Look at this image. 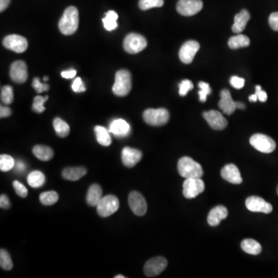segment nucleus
<instances>
[{"label": "nucleus", "instance_id": "53", "mask_svg": "<svg viewBox=\"0 0 278 278\" xmlns=\"http://www.w3.org/2000/svg\"><path fill=\"white\" fill-rule=\"evenodd\" d=\"M125 277L122 276V275H118V276H115V278H124Z\"/></svg>", "mask_w": 278, "mask_h": 278}, {"label": "nucleus", "instance_id": "54", "mask_svg": "<svg viewBox=\"0 0 278 278\" xmlns=\"http://www.w3.org/2000/svg\"><path fill=\"white\" fill-rule=\"evenodd\" d=\"M49 80L48 77H43V80H44V82H46V81H47V80Z\"/></svg>", "mask_w": 278, "mask_h": 278}, {"label": "nucleus", "instance_id": "38", "mask_svg": "<svg viewBox=\"0 0 278 278\" xmlns=\"http://www.w3.org/2000/svg\"><path fill=\"white\" fill-rule=\"evenodd\" d=\"M199 97H200V101L201 102H205L207 96L209 93H211L212 90L209 87V84L207 83L204 82V81H200L199 83Z\"/></svg>", "mask_w": 278, "mask_h": 278}, {"label": "nucleus", "instance_id": "33", "mask_svg": "<svg viewBox=\"0 0 278 278\" xmlns=\"http://www.w3.org/2000/svg\"><path fill=\"white\" fill-rule=\"evenodd\" d=\"M0 266L5 271H10L13 267L10 254L3 249L0 251Z\"/></svg>", "mask_w": 278, "mask_h": 278}, {"label": "nucleus", "instance_id": "40", "mask_svg": "<svg viewBox=\"0 0 278 278\" xmlns=\"http://www.w3.org/2000/svg\"><path fill=\"white\" fill-rule=\"evenodd\" d=\"M33 88L35 89L37 93H41L44 92H47L49 90V85L47 83H42L40 82V80H39L38 77H35L33 80Z\"/></svg>", "mask_w": 278, "mask_h": 278}, {"label": "nucleus", "instance_id": "39", "mask_svg": "<svg viewBox=\"0 0 278 278\" xmlns=\"http://www.w3.org/2000/svg\"><path fill=\"white\" fill-rule=\"evenodd\" d=\"M179 95L182 97L186 95L187 93L193 88V84L192 81L189 80H184L182 81L179 85Z\"/></svg>", "mask_w": 278, "mask_h": 278}, {"label": "nucleus", "instance_id": "32", "mask_svg": "<svg viewBox=\"0 0 278 278\" xmlns=\"http://www.w3.org/2000/svg\"><path fill=\"white\" fill-rule=\"evenodd\" d=\"M58 200H59V195L55 191H49L39 195V201L44 205H54L56 204Z\"/></svg>", "mask_w": 278, "mask_h": 278}, {"label": "nucleus", "instance_id": "2", "mask_svg": "<svg viewBox=\"0 0 278 278\" xmlns=\"http://www.w3.org/2000/svg\"><path fill=\"white\" fill-rule=\"evenodd\" d=\"M178 171L182 177L185 179L201 178L204 171L200 164L196 163L190 157H183L178 163Z\"/></svg>", "mask_w": 278, "mask_h": 278}, {"label": "nucleus", "instance_id": "10", "mask_svg": "<svg viewBox=\"0 0 278 278\" xmlns=\"http://www.w3.org/2000/svg\"><path fill=\"white\" fill-rule=\"evenodd\" d=\"M168 262L167 259L163 257L151 258L145 264L144 274L148 278L158 276L165 271Z\"/></svg>", "mask_w": 278, "mask_h": 278}, {"label": "nucleus", "instance_id": "41", "mask_svg": "<svg viewBox=\"0 0 278 278\" xmlns=\"http://www.w3.org/2000/svg\"><path fill=\"white\" fill-rule=\"evenodd\" d=\"M13 188L15 189V192L18 196H20L22 198H25L28 195V190L26 189V187L24 185H22V183L19 181L13 182Z\"/></svg>", "mask_w": 278, "mask_h": 278}, {"label": "nucleus", "instance_id": "45", "mask_svg": "<svg viewBox=\"0 0 278 278\" xmlns=\"http://www.w3.org/2000/svg\"><path fill=\"white\" fill-rule=\"evenodd\" d=\"M10 206H11V204H10V199L8 198L6 195H1L0 196V207L2 209H10Z\"/></svg>", "mask_w": 278, "mask_h": 278}, {"label": "nucleus", "instance_id": "23", "mask_svg": "<svg viewBox=\"0 0 278 278\" xmlns=\"http://www.w3.org/2000/svg\"><path fill=\"white\" fill-rule=\"evenodd\" d=\"M103 191L101 187L97 184H93L90 187L87 193L86 200L88 205L91 206H97L99 204L102 196Z\"/></svg>", "mask_w": 278, "mask_h": 278}, {"label": "nucleus", "instance_id": "5", "mask_svg": "<svg viewBox=\"0 0 278 278\" xmlns=\"http://www.w3.org/2000/svg\"><path fill=\"white\" fill-rule=\"evenodd\" d=\"M147 47V40L140 34L131 33L126 36L124 40L123 47L125 51L131 55L140 53Z\"/></svg>", "mask_w": 278, "mask_h": 278}, {"label": "nucleus", "instance_id": "36", "mask_svg": "<svg viewBox=\"0 0 278 278\" xmlns=\"http://www.w3.org/2000/svg\"><path fill=\"white\" fill-rule=\"evenodd\" d=\"M48 99V96L38 95L34 97V103H33V111L37 113H42L44 111V103Z\"/></svg>", "mask_w": 278, "mask_h": 278}, {"label": "nucleus", "instance_id": "6", "mask_svg": "<svg viewBox=\"0 0 278 278\" xmlns=\"http://www.w3.org/2000/svg\"><path fill=\"white\" fill-rule=\"evenodd\" d=\"M119 206L118 199L113 195H108L101 199L96 207L100 217H109L118 211Z\"/></svg>", "mask_w": 278, "mask_h": 278}, {"label": "nucleus", "instance_id": "24", "mask_svg": "<svg viewBox=\"0 0 278 278\" xmlns=\"http://www.w3.org/2000/svg\"><path fill=\"white\" fill-rule=\"evenodd\" d=\"M87 173L86 168L83 167H70L66 168L62 172V176L64 179L69 181H77L85 176Z\"/></svg>", "mask_w": 278, "mask_h": 278}, {"label": "nucleus", "instance_id": "19", "mask_svg": "<svg viewBox=\"0 0 278 278\" xmlns=\"http://www.w3.org/2000/svg\"><path fill=\"white\" fill-rule=\"evenodd\" d=\"M219 108L228 115L233 114L237 109V102L232 99L229 90L223 89L221 92V101L219 102Z\"/></svg>", "mask_w": 278, "mask_h": 278}, {"label": "nucleus", "instance_id": "18", "mask_svg": "<svg viewBox=\"0 0 278 278\" xmlns=\"http://www.w3.org/2000/svg\"><path fill=\"white\" fill-rule=\"evenodd\" d=\"M221 176L226 181L235 185H239L243 182L239 168L234 164L225 166L221 170Z\"/></svg>", "mask_w": 278, "mask_h": 278}, {"label": "nucleus", "instance_id": "43", "mask_svg": "<svg viewBox=\"0 0 278 278\" xmlns=\"http://www.w3.org/2000/svg\"><path fill=\"white\" fill-rule=\"evenodd\" d=\"M230 83L232 87H234L236 89H241L243 88L245 84V80L242 77L233 76L230 77Z\"/></svg>", "mask_w": 278, "mask_h": 278}, {"label": "nucleus", "instance_id": "47", "mask_svg": "<svg viewBox=\"0 0 278 278\" xmlns=\"http://www.w3.org/2000/svg\"><path fill=\"white\" fill-rule=\"evenodd\" d=\"M77 74V71L75 70H69V71H63L61 72L62 77L65 79H72Z\"/></svg>", "mask_w": 278, "mask_h": 278}, {"label": "nucleus", "instance_id": "52", "mask_svg": "<svg viewBox=\"0 0 278 278\" xmlns=\"http://www.w3.org/2000/svg\"><path fill=\"white\" fill-rule=\"evenodd\" d=\"M237 109H242V110H243V109H245V108H246V106H245L244 104H243V103L242 102H237Z\"/></svg>", "mask_w": 278, "mask_h": 278}, {"label": "nucleus", "instance_id": "37", "mask_svg": "<svg viewBox=\"0 0 278 278\" xmlns=\"http://www.w3.org/2000/svg\"><path fill=\"white\" fill-rule=\"evenodd\" d=\"M1 100L5 105H10L13 101V90L11 86H4L1 90Z\"/></svg>", "mask_w": 278, "mask_h": 278}, {"label": "nucleus", "instance_id": "42", "mask_svg": "<svg viewBox=\"0 0 278 278\" xmlns=\"http://www.w3.org/2000/svg\"><path fill=\"white\" fill-rule=\"evenodd\" d=\"M72 89H73L74 92H77V93H81V92H84L86 91L85 85L80 77H77L75 79L73 84H72Z\"/></svg>", "mask_w": 278, "mask_h": 278}, {"label": "nucleus", "instance_id": "11", "mask_svg": "<svg viewBox=\"0 0 278 278\" xmlns=\"http://www.w3.org/2000/svg\"><path fill=\"white\" fill-rule=\"evenodd\" d=\"M2 43H3L4 47L8 50L19 53V54L26 51L28 47V42L26 38L22 36L17 35V34L7 36L4 38Z\"/></svg>", "mask_w": 278, "mask_h": 278}, {"label": "nucleus", "instance_id": "12", "mask_svg": "<svg viewBox=\"0 0 278 278\" xmlns=\"http://www.w3.org/2000/svg\"><path fill=\"white\" fill-rule=\"evenodd\" d=\"M200 43L195 40L185 42L179 50V59L183 64H189L194 60L195 56L200 50Z\"/></svg>", "mask_w": 278, "mask_h": 278}, {"label": "nucleus", "instance_id": "25", "mask_svg": "<svg viewBox=\"0 0 278 278\" xmlns=\"http://www.w3.org/2000/svg\"><path fill=\"white\" fill-rule=\"evenodd\" d=\"M33 153L38 159L43 162L51 160L54 157V150L51 147L40 145L34 146Z\"/></svg>", "mask_w": 278, "mask_h": 278}, {"label": "nucleus", "instance_id": "7", "mask_svg": "<svg viewBox=\"0 0 278 278\" xmlns=\"http://www.w3.org/2000/svg\"><path fill=\"white\" fill-rule=\"evenodd\" d=\"M250 143L255 149L263 153H271L276 148L275 141L263 134H254L250 138Z\"/></svg>", "mask_w": 278, "mask_h": 278}, {"label": "nucleus", "instance_id": "29", "mask_svg": "<svg viewBox=\"0 0 278 278\" xmlns=\"http://www.w3.org/2000/svg\"><path fill=\"white\" fill-rule=\"evenodd\" d=\"M118 19V16L116 12L111 10L106 13L105 18L102 19L103 24L105 26V30L108 31H112L118 27L117 20Z\"/></svg>", "mask_w": 278, "mask_h": 278}, {"label": "nucleus", "instance_id": "13", "mask_svg": "<svg viewBox=\"0 0 278 278\" xmlns=\"http://www.w3.org/2000/svg\"><path fill=\"white\" fill-rule=\"evenodd\" d=\"M129 206L136 216H144L147 212V204L144 197L139 192L134 191L129 196Z\"/></svg>", "mask_w": 278, "mask_h": 278}, {"label": "nucleus", "instance_id": "8", "mask_svg": "<svg viewBox=\"0 0 278 278\" xmlns=\"http://www.w3.org/2000/svg\"><path fill=\"white\" fill-rule=\"evenodd\" d=\"M183 186V196L186 199L196 198L205 190V184L201 178L185 179Z\"/></svg>", "mask_w": 278, "mask_h": 278}, {"label": "nucleus", "instance_id": "21", "mask_svg": "<svg viewBox=\"0 0 278 278\" xmlns=\"http://www.w3.org/2000/svg\"><path fill=\"white\" fill-rule=\"evenodd\" d=\"M228 217V210L223 205H217L209 212L207 217V222L209 226H217L221 221Z\"/></svg>", "mask_w": 278, "mask_h": 278}, {"label": "nucleus", "instance_id": "3", "mask_svg": "<svg viewBox=\"0 0 278 278\" xmlns=\"http://www.w3.org/2000/svg\"><path fill=\"white\" fill-rule=\"evenodd\" d=\"M131 90V75L128 70H120L115 75L113 93L118 97L128 95Z\"/></svg>", "mask_w": 278, "mask_h": 278}, {"label": "nucleus", "instance_id": "51", "mask_svg": "<svg viewBox=\"0 0 278 278\" xmlns=\"http://www.w3.org/2000/svg\"><path fill=\"white\" fill-rule=\"evenodd\" d=\"M258 94H257L256 93L249 97V100H250V101H251V102H256V101H258Z\"/></svg>", "mask_w": 278, "mask_h": 278}, {"label": "nucleus", "instance_id": "28", "mask_svg": "<svg viewBox=\"0 0 278 278\" xmlns=\"http://www.w3.org/2000/svg\"><path fill=\"white\" fill-rule=\"evenodd\" d=\"M96 138L100 145L103 146H109L111 143V138L110 136V131H108L105 127L97 125L94 128Z\"/></svg>", "mask_w": 278, "mask_h": 278}, {"label": "nucleus", "instance_id": "15", "mask_svg": "<svg viewBox=\"0 0 278 278\" xmlns=\"http://www.w3.org/2000/svg\"><path fill=\"white\" fill-rule=\"evenodd\" d=\"M10 76L13 82L23 84L28 78V71L26 63L22 60H17L10 67Z\"/></svg>", "mask_w": 278, "mask_h": 278}, {"label": "nucleus", "instance_id": "46", "mask_svg": "<svg viewBox=\"0 0 278 278\" xmlns=\"http://www.w3.org/2000/svg\"><path fill=\"white\" fill-rule=\"evenodd\" d=\"M255 93L258 94V98L259 101H261V102H266L267 101V93L261 89V87L259 86V85H257L256 92Z\"/></svg>", "mask_w": 278, "mask_h": 278}, {"label": "nucleus", "instance_id": "31", "mask_svg": "<svg viewBox=\"0 0 278 278\" xmlns=\"http://www.w3.org/2000/svg\"><path fill=\"white\" fill-rule=\"evenodd\" d=\"M54 128L58 136L65 138L70 133L69 125L61 118H56L54 121Z\"/></svg>", "mask_w": 278, "mask_h": 278}, {"label": "nucleus", "instance_id": "16", "mask_svg": "<svg viewBox=\"0 0 278 278\" xmlns=\"http://www.w3.org/2000/svg\"><path fill=\"white\" fill-rule=\"evenodd\" d=\"M204 118L214 130H223L228 125L226 118H224L221 112L217 111L211 110L204 112Z\"/></svg>", "mask_w": 278, "mask_h": 278}, {"label": "nucleus", "instance_id": "4", "mask_svg": "<svg viewBox=\"0 0 278 278\" xmlns=\"http://www.w3.org/2000/svg\"><path fill=\"white\" fill-rule=\"evenodd\" d=\"M169 113L165 109H149L143 113V119L148 125L151 126H163L169 120Z\"/></svg>", "mask_w": 278, "mask_h": 278}, {"label": "nucleus", "instance_id": "26", "mask_svg": "<svg viewBox=\"0 0 278 278\" xmlns=\"http://www.w3.org/2000/svg\"><path fill=\"white\" fill-rule=\"evenodd\" d=\"M241 248L246 254L258 255L262 251V247L258 241L253 239H245L241 243Z\"/></svg>", "mask_w": 278, "mask_h": 278}, {"label": "nucleus", "instance_id": "14", "mask_svg": "<svg viewBox=\"0 0 278 278\" xmlns=\"http://www.w3.org/2000/svg\"><path fill=\"white\" fill-rule=\"evenodd\" d=\"M246 206L247 209L254 213H263L268 214L273 211V206L263 199L259 196H250L246 199Z\"/></svg>", "mask_w": 278, "mask_h": 278}, {"label": "nucleus", "instance_id": "35", "mask_svg": "<svg viewBox=\"0 0 278 278\" xmlns=\"http://www.w3.org/2000/svg\"><path fill=\"white\" fill-rule=\"evenodd\" d=\"M164 0H139L138 6L142 10H150L151 8L162 7Z\"/></svg>", "mask_w": 278, "mask_h": 278}, {"label": "nucleus", "instance_id": "48", "mask_svg": "<svg viewBox=\"0 0 278 278\" xmlns=\"http://www.w3.org/2000/svg\"><path fill=\"white\" fill-rule=\"evenodd\" d=\"M11 110L8 107L1 106V108H0V117L2 118L10 117L11 115Z\"/></svg>", "mask_w": 278, "mask_h": 278}, {"label": "nucleus", "instance_id": "27", "mask_svg": "<svg viewBox=\"0 0 278 278\" xmlns=\"http://www.w3.org/2000/svg\"><path fill=\"white\" fill-rule=\"evenodd\" d=\"M250 41L248 37L243 35V34H238V35L232 37L228 41V46L230 49L237 50V49L243 48V47H249Z\"/></svg>", "mask_w": 278, "mask_h": 278}, {"label": "nucleus", "instance_id": "30", "mask_svg": "<svg viewBox=\"0 0 278 278\" xmlns=\"http://www.w3.org/2000/svg\"><path fill=\"white\" fill-rule=\"evenodd\" d=\"M45 180H46L45 176L40 171H34L30 172L27 177V183L29 185L35 189L41 187L44 184Z\"/></svg>", "mask_w": 278, "mask_h": 278}, {"label": "nucleus", "instance_id": "34", "mask_svg": "<svg viewBox=\"0 0 278 278\" xmlns=\"http://www.w3.org/2000/svg\"><path fill=\"white\" fill-rule=\"evenodd\" d=\"M15 161L10 155H2L0 156V169L2 172H8L15 167Z\"/></svg>", "mask_w": 278, "mask_h": 278}, {"label": "nucleus", "instance_id": "17", "mask_svg": "<svg viewBox=\"0 0 278 278\" xmlns=\"http://www.w3.org/2000/svg\"><path fill=\"white\" fill-rule=\"evenodd\" d=\"M142 153L139 150L132 148H124L122 152V160L125 167L132 168L140 162Z\"/></svg>", "mask_w": 278, "mask_h": 278}, {"label": "nucleus", "instance_id": "20", "mask_svg": "<svg viewBox=\"0 0 278 278\" xmlns=\"http://www.w3.org/2000/svg\"><path fill=\"white\" fill-rule=\"evenodd\" d=\"M109 131L118 138H124L131 131L130 125L124 119H115L111 123Z\"/></svg>", "mask_w": 278, "mask_h": 278}, {"label": "nucleus", "instance_id": "55", "mask_svg": "<svg viewBox=\"0 0 278 278\" xmlns=\"http://www.w3.org/2000/svg\"><path fill=\"white\" fill-rule=\"evenodd\" d=\"M277 193H278V189H277Z\"/></svg>", "mask_w": 278, "mask_h": 278}, {"label": "nucleus", "instance_id": "49", "mask_svg": "<svg viewBox=\"0 0 278 278\" xmlns=\"http://www.w3.org/2000/svg\"><path fill=\"white\" fill-rule=\"evenodd\" d=\"M14 168H16L17 172H23V171H25V169H26V166H25L24 163L21 162V161H17V162H16Z\"/></svg>", "mask_w": 278, "mask_h": 278}, {"label": "nucleus", "instance_id": "44", "mask_svg": "<svg viewBox=\"0 0 278 278\" xmlns=\"http://www.w3.org/2000/svg\"><path fill=\"white\" fill-rule=\"evenodd\" d=\"M269 25L275 31H278V12L271 13L269 17Z\"/></svg>", "mask_w": 278, "mask_h": 278}, {"label": "nucleus", "instance_id": "1", "mask_svg": "<svg viewBox=\"0 0 278 278\" xmlns=\"http://www.w3.org/2000/svg\"><path fill=\"white\" fill-rule=\"evenodd\" d=\"M79 25V13L77 8L69 6L66 9L59 21V30L62 34L72 35L77 31Z\"/></svg>", "mask_w": 278, "mask_h": 278}, {"label": "nucleus", "instance_id": "9", "mask_svg": "<svg viewBox=\"0 0 278 278\" xmlns=\"http://www.w3.org/2000/svg\"><path fill=\"white\" fill-rule=\"evenodd\" d=\"M203 7L204 3L202 0H179L176 10L182 16L191 17L201 11Z\"/></svg>", "mask_w": 278, "mask_h": 278}, {"label": "nucleus", "instance_id": "22", "mask_svg": "<svg viewBox=\"0 0 278 278\" xmlns=\"http://www.w3.org/2000/svg\"><path fill=\"white\" fill-rule=\"evenodd\" d=\"M250 19V13L246 10H241L234 17V23L232 26V30L236 34L243 32Z\"/></svg>", "mask_w": 278, "mask_h": 278}, {"label": "nucleus", "instance_id": "50", "mask_svg": "<svg viewBox=\"0 0 278 278\" xmlns=\"http://www.w3.org/2000/svg\"><path fill=\"white\" fill-rule=\"evenodd\" d=\"M10 0H0V11L3 12L10 5Z\"/></svg>", "mask_w": 278, "mask_h": 278}]
</instances>
